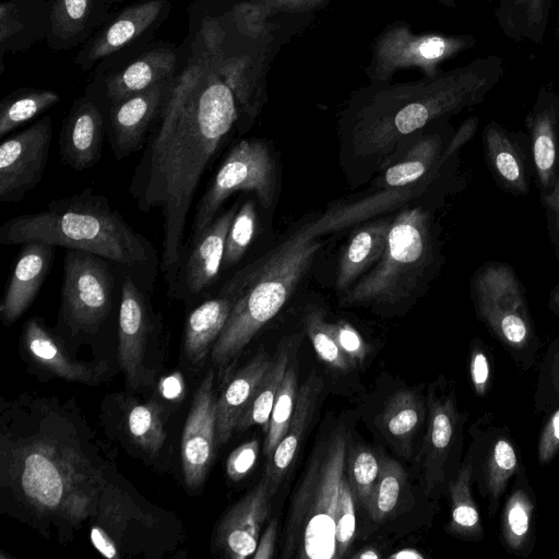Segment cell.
<instances>
[{
    "label": "cell",
    "instance_id": "ab89813d",
    "mask_svg": "<svg viewBox=\"0 0 559 559\" xmlns=\"http://www.w3.org/2000/svg\"><path fill=\"white\" fill-rule=\"evenodd\" d=\"M127 428L138 447L156 455L166 440L164 407L155 402L134 404L127 415Z\"/></svg>",
    "mask_w": 559,
    "mask_h": 559
},
{
    "label": "cell",
    "instance_id": "680465c9",
    "mask_svg": "<svg viewBox=\"0 0 559 559\" xmlns=\"http://www.w3.org/2000/svg\"><path fill=\"white\" fill-rule=\"evenodd\" d=\"M548 308L552 313L559 317V283L550 293Z\"/></svg>",
    "mask_w": 559,
    "mask_h": 559
},
{
    "label": "cell",
    "instance_id": "ee69618b",
    "mask_svg": "<svg viewBox=\"0 0 559 559\" xmlns=\"http://www.w3.org/2000/svg\"><path fill=\"white\" fill-rule=\"evenodd\" d=\"M304 325L318 357L323 362L343 372L355 368L336 343L320 308L310 306L306 309Z\"/></svg>",
    "mask_w": 559,
    "mask_h": 559
},
{
    "label": "cell",
    "instance_id": "e0dca14e",
    "mask_svg": "<svg viewBox=\"0 0 559 559\" xmlns=\"http://www.w3.org/2000/svg\"><path fill=\"white\" fill-rule=\"evenodd\" d=\"M152 294L124 273L118 311V354L129 385L136 389L150 383L153 376L144 359L148 344L163 331L162 317L151 301Z\"/></svg>",
    "mask_w": 559,
    "mask_h": 559
},
{
    "label": "cell",
    "instance_id": "4dcf8cb0",
    "mask_svg": "<svg viewBox=\"0 0 559 559\" xmlns=\"http://www.w3.org/2000/svg\"><path fill=\"white\" fill-rule=\"evenodd\" d=\"M234 305L230 295L218 290L189 312L183 329V352L190 364L202 366L222 333Z\"/></svg>",
    "mask_w": 559,
    "mask_h": 559
},
{
    "label": "cell",
    "instance_id": "d6986e66",
    "mask_svg": "<svg viewBox=\"0 0 559 559\" xmlns=\"http://www.w3.org/2000/svg\"><path fill=\"white\" fill-rule=\"evenodd\" d=\"M214 378V369L211 368L195 391L182 432V474L191 491L204 483L216 447L217 397Z\"/></svg>",
    "mask_w": 559,
    "mask_h": 559
},
{
    "label": "cell",
    "instance_id": "91938a15",
    "mask_svg": "<svg viewBox=\"0 0 559 559\" xmlns=\"http://www.w3.org/2000/svg\"><path fill=\"white\" fill-rule=\"evenodd\" d=\"M380 556L381 555L378 552L377 549L369 547V548L361 549L359 552L354 555V558H357V559H376V558H379Z\"/></svg>",
    "mask_w": 559,
    "mask_h": 559
},
{
    "label": "cell",
    "instance_id": "b9f144b4",
    "mask_svg": "<svg viewBox=\"0 0 559 559\" xmlns=\"http://www.w3.org/2000/svg\"><path fill=\"white\" fill-rule=\"evenodd\" d=\"M380 473V459L369 448L358 445L347 449L346 475L355 501L368 510Z\"/></svg>",
    "mask_w": 559,
    "mask_h": 559
},
{
    "label": "cell",
    "instance_id": "5bb4252c",
    "mask_svg": "<svg viewBox=\"0 0 559 559\" xmlns=\"http://www.w3.org/2000/svg\"><path fill=\"white\" fill-rule=\"evenodd\" d=\"M427 432L421 449L426 493L438 491L459 466L462 432L467 413L457 406L452 382L439 379L427 394Z\"/></svg>",
    "mask_w": 559,
    "mask_h": 559
},
{
    "label": "cell",
    "instance_id": "9a60e30c",
    "mask_svg": "<svg viewBox=\"0 0 559 559\" xmlns=\"http://www.w3.org/2000/svg\"><path fill=\"white\" fill-rule=\"evenodd\" d=\"M236 212L237 206H233L190 234L177 267L165 278L169 298L186 305L209 298L223 271L226 236Z\"/></svg>",
    "mask_w": 559,
    "mask_h": 559
},
{
    "label": "cell",
    "instance_id": "ac0fdd59",
    "mask_svg": "<svg viewBox=\"0 0 559 559\" xmlns=\"http://www.w3.org/2000/svg\"><path fill=\"white\" fill-rule=\"evenodd\" d=\"M53 135V121L44 116L0 145V201L17 203L43 180Z\"/></svg>",
    "mask_w": 559,
    "mask_h": 559
},
{
    "label": "cell",
    "instance_id": "83f0119b",
    "mask_svg": "<svg viewBox=\"0 0 559 559\" xmlns=\"http://www.w3.org/2000/svg\"><path fill=\"white\" fill-rule=\"evenodd\" d=\"M22 343L29 357L41 368L68 381L96 383L104 366L71 360L61 340L41 318L28 319L22 330Z\"/></svg>",
    "mask_w": 559,
    "mask_h": 559
},
{
    "label": "cell",
    "instance_id": "8d00e7d4",
    "mask_svg": "<svg viewBox=\"0 0 559 559\" xmlns=\"http://www.w3.org/2000/svg\"><path fill=\"white\" fill-rule=\"evenodd\" d=\"M442 138L431 133L419 138L396 162L384 171L382 183L388 188H406L420 179L429 177L445 162L441 154Z\"/></svg>",
    "mask_w": 559,
    "mask_h": 559
},
{
    "label": "cell",
    "instance_id": "7bdbcfd3",
    "mask_svg": "<svg viewBox=\"0 0 559 559\" xmlns=\"http://www.w3.org/2000/svg\"><path fill=\"white\" fill-rule=\"evenodd\" d=\"M406 474L399 462L392 459L380 460V473L368 507V513L373 522L384 521L395 509Z\"/></svg>",
    "mask_w": 559,
    "mask_h": 559
},
{
    "label": "cell",
    "instance_id": "3957f363",
    "mask_svg": "<svg viewBox=\"0 0 559 559\" xmlns=\"http://www.w3.org/2000/svg\"><path fill=\"white\" fill-rule=\"evenodd\" d=\"M503 73V58L490 55L415 82L369 83L344 114L353 152L390 163L403 140L481 103Z\"/></svg>",
    "mask_w": 559,
    "mask_h": 559
},
{
    "label": "cell",
    "instance_id": "f5cc1de1",
    "mask_svg": "<svg viewBox=\"0 0 559 559\" xmlns=\"http://www.w3.org/2000/svg\"><path fill=\"white\" fill-rule=\"evenodd\" d=\"M259 441L250 440L236 448L226 462V473L233 481L241 480L254 466L259 454Z\"/></svg>",
    "mask_w": 559,
    "mask_h": 559
},
{
    "label": "cell",
    "instance_id": "1f68e13d",
    "mask_svg": "<svg viewBox=\"0 0 559 559\" xmlns=\"http://www.w3.org/2000/svg\"><path fill=\"white\" fill-rule=\"evenodd\" d=\"M272 360L265 353L258 354L223 389L217 397L216 447H223L230 439L242 411Z\"/></svg>",
    "mask_w": 559,
    "mask_h": 559
},
{
    "label": "cell",
    "instance_id": "2e32d148",
    "mask_svg": "<svg viewBox=\"0 0 559 559\" xmlns=\"http://www.w3.org/2000/svg\"><path fill=\"white\" fill-rule=\"evenodd\" d=\"M182 57L181 47L174 43L152 41L144 49L117 66L95 73L85 87L104 114L114 104L140 93L178 72Z\"/></svg>",
    "mask_w": 559,
    "mask_h": 559
},
{
    "label": "cell",
    "instance_id": "5b68a950",
    "mask_svg": "<svg viewBox=\"0 0 559 559\" xmlns=\"http://www.w3.org/2000/svg\"><path fill=\"white\" fill-rule=\"evenodd\" d=\"M31 240L99 255L154 293L160 273L157 249L111 206L106 195L96 193L92 187L58 198L39 212L13 216L0 227L1 245Z\"/></svg>",
    "mask_w": 559,
    "mask_h": 559
},
{
    "label": "cell",
    "instance_id": "7c38bea8",
    "mask_svg": "<svg viewBox=\"0 0 559 559\" xmlns=\"http://www.w3.org/2000/svg\"><path fill=\"white\" fill-rule=\"evenodd\" d=\"M171 0H138L111 16L74 57V63L93 74L106 71L150 45L167 20Z\"/></svg>",
    "mask_w": 559,
    "mask_h": 559
},
{
    "label": "cell",
    "instance_id": "7dc6e473",
    "mask_svg": "<svg viewBox=\"0 0 559 559\" xmlns=\"http://www.w3.org/2000/svg\"><path fill=\"white\" fill-rule=\"evenodd\" d=\"M356 534L355 498L345 476L338 496L336 512V555L337 559L346 556Z\"/></svg>",
    "mask_w": 559,
    "mask_h": 559
},
{
    "label": "cell",
    "instance_id": "ba28073f",
    "mask_svg": "<svg viewBox=\"0 0 559 559\" xmlns=\"http://www.w3.org/2000/svg\"><path fill=\"white\" fill-rule=\"evenodd\" d=\"M475 312L523 371L534 366L540 348L525 289L507 263L489 261L471 281Z\"/></svg>",
    "mask_w": 559,
    "mask_h": 559
},
{
    "label": "cell",
    "instance_id": "44dd1931",
    "mask_svg": "<svg viewBox=\"0 0 559 559\" xmlns=\"http://www.w3.org/2000/svg\"><path fill=\"white\" fill-rule=\"evenodd\" d=\"M273 496L270 481L264 475L258 485L226 512L215 533V544L225 557L246 559L253 556L261 527L271 511Z\"/></svg>",
    "mask_w": 559,
    "mask_h": 559
},
{
    "label": "cell",
    "instance_id": "db71d44e",
    "mask_svg": "<svg viewBox=\"0 0 559 559\" xmlns=\"http://www.w3.org/2000/svg\"><path fill=\"white\" fill-rule=\"evenodd\" d=\"M540 201L546 210L549 230L559 257V177L554 189L549 193L540 195Z\"/></svg>",
    "mask_w": 559,
    "mask_h": 559
},
{
    "label": "cell",
    "instance_id": "603a6c76",
    "mask_svg": "<svg viewBox=\"0 0 559 559\" xmlns=\"http://www.w3.org/2000/svg\"><path fill=\"white\" fill-rule=\"evenodd\" d=\"M106 118L88 95L76 97L66 115L59 134L61 163L75 171L94 167L102 157Z\"/></svg>",
    "mask_w": 559,
    "mask_h": 559
},
{
    "label": "cell",
    "instance_id": "836d02e7",
    "mask_svg": "<svg viewBox=\"0 0 559 559\" xmlns=\"http://www.w3.org/2000/svg\"><path fill=\"white\" fill-rule=\"evenodd\" d=\"M474 483L473 466L465 456L447 484L450 499V520L447 530L457 538L480 542L485 532L473 497Z\"/></svg>",
    "mask_w": 559,
    "mask_h": 559
},
{
    "label": "cell",
    "instance_id": "f6af8a7d",
    "mask_svg": "<svg viewBox=\"0 0 559 559\" xmlns=\"http://www.w3.org/2000/svg\"><path fill=\"white\" fill-rule=\"evenodd\" d=\"M258 226V214L253 200H247L237 210L225 242L223 271L236 265L251 245Z\"/></svg>",
    "mask_w": 559,
    "mask_h": 559
},
{
    "label": "cell",
    "instance_id": "277c9868",
    "mask_svg": "<svg viewBox=\"0 0 559 559\" xmlns=\"http://www.w3.org/2000/svg\"><path fill=\"white\" fill-rule=\"evenodd\" d=\"M374 213L370 199L337 205L306 223L266 254L227 280L218 290L234 305L216 340L211 359L223 376L229 366L286 304L321 249V236Z\"/></svg>",
    "mask_w": 559,
    "mask_h": 559
},
{
    "label": "cell",
    "instance_id": "ffe728a7",
    "mask_svg": "<svg viewBox=\"0 0 559 559\" xmlns=\"http://www.w3.org/2000/svg\"><path fill=\"white\" fill-rule=\"evenodd\" d=\"M170 80L131 95L106 112V135L116 160L143 150L160 112Z\"/></svg>",
    "mask_w": 559,
    "mask_h": 559
},
{
    "label": "cell",
    "instance_id": "8992f818",
    "mask_svg": "<svg viewBox=\"0 0 559 559\" xmlns=\"http://www.w3.org/2000/svg\"><path fill=\"white\" fill-rule=\"evenodd\" d=\"M347 431L335 428L314 449L287 513L283 558L337 559L336 512L346 476Z\"/></svg>",
    "mask_w": 559,
    "mask_h": 559
},
{
    "label": "cell",
    "instance_id": "74e56055",
    "mask_svg": "<svg viewBox=\"0 0 559 559\" xmlns=\"http://www.w3.org/2000/svg\"><path fill=\"white\" fill-rule=\"evenodd\" d=\"M426 414L427 406L416 392L401 390L386 401L381 414V424L385 432L408 453L411 442L423 426Z\"/></svg>",
    "mask_w": 559,
    "mask_h": 559
},
{
    "label": "cell",
    "instance_id": "816d5d0a",
    "mask_svg": "<svg viewBox=\"0 0 559 559\" xmlns=\"http://www.w3.org/2000/svg\"><path fill=\"white\" fill-rule=\"evenodd\" d=\"M546 415L537 440V461L540 466L550 464L559 453V404Z\"/></svg>",
    "mask_w": 559,
    "mask_h": 559
},
{
    "label": "cell",
    "instance_id": "484cf974",
    "mask_svg": "<svg viewBox=\"0 0 559 559\" xmlns=\"http://www.w3.org/2000/svg\"><path fill=\"white\" fill-rule=\"evenodd\" d=\"M105 0H49L46 43L55 51L82 47L111 16Z\"/></svg>",
    "mask_w": 559,
    "mask_h": 559
},
{
    "label": "cell",
    "instance_id": "52a82bcc",
    "mask_svg": "<svg viewBox=\"0 0 559 559\" xmlns=\"http://www.w3.org/2000/svg\"><path fill=\"white\" fill-rule=\"evenodd\" d=\"M436 258V241L428 212L402 211L392 222L385 250L376 267L349 288L343 307L394 305L409 298Z\"/></svg>",
    "mask_w": 559,
    "mask_h": 559
},
{
    "label": "cell",
    "instance_id": "e575fe53",
    "mask_svg": "<svg viewBox=\"0 0 559 559\" xmlns=\"http://www.w3.org/2000/svg\"><path fill=\"white\" fill-rule=\"evenodd\" d=\"M493 15L503 35L515 41L544 43L552 0H496Z\"/></svg>",
    "mask_w": 559,
    "mask_h": 559
},
{
    "label": "cell",
    "instance_id": "f907efd6",
    "mask_svg": "<svg viewBox=\"0 0 559 559\" xmlns=\"http://www.w3.org/2000/svg\"><path fill=\"white\" fill-rule=\"evenodd\" d=\"M264 17L270 19L274 14H312L324 8L330 0H247Z\"/></svg>",
    "mask_w": 559,
    "mask_h": 559
},
{
    "label": "cell",
    "instance_id": "30bf717a",
    "mask_svg": "<svg viewBox=\"0 0 559 559\" xmlns=\"http://www.w3.org/2000/svg\"><path fill=\"white\" fill-rule=\"evenodd\" d=\"M475 45L469 34L414 33L408 23L395 21L374 39L365 73L371 84H389L396 72L411 68L432 78L443 62Z\"/></svg>",
    "mask_w": 559,
    "mask_h": 559
},
{
    "label": "cell",
    "instance_id": "d6a6232c",
    "mask_svg": "<svg viewBox=\"0 0 559 559\" xmlns=\"http://www.w3.org/2000/svg\"><path fill=\"white\" fill-rule=\"evenodd\" d=\"M391 222L373 221L352 235L338 263L335 286L337 290L349 289L361 273L382 257Z\"/></svg>",
    "mask_w": 559,
    "mask_h": 559
},
{
    "label": "cell",
    "instance_id": "681fc988",
    "mask_svg": "<svg viewBox=\"0 0 559 559\" xmlns=\"http://www.w3.org/2000/svg\"><path fill=\"white\" fill-rule=\"evenodd\" d=\"M329 326L340 348L354 367L361 365L369 348L359 332L345 320L329 323Z\"/></svg>",
    "mask_w": 559,
    "mask_h": 559
},
{
    "label": "cell",
    "instance_id": "f546056e",
    "mask_svg": "<svg viewBox=\"0 0 559 559\" xmlns=\"http://www.w3.org/2000/svg\"><path fill=\"white\" fill-rule=\"evenodd\" d=\"M323 380L313 370L298 390L293 417L284 438L269 460L265 476L275 493L296 460L306 431L313 418Z\"/></svg>",
    "mask_w": 559,
    "mask_h": 559
},
{
    "label": "cell",
    "instance_id": "f35d334b",
    "mask_svg": "<svg viewBox=\"0 0 559 559\" xmlns=\"http://www.w3.org/2000/svg\"><path fill=\"white\" fill-rule=\"evenodd\" d=\"M61 99L59 93L37 87H20L0 102V136L43 115Z\"/></svg>",
    "mask_w": 559,
    "mask_h": 559
},
{
    "label": "cell",
    "instance_id": "4316f807",
    "mask_svg": "<svg viewBox=\"0 0 559 559\" xmlns=\"http://www.w3.org/2000/svg\"><path fill=\"white\" fill-rule=\"evenodd\" d=\"M519 135L491 121L484 128L483 144L488 168L501 189L525 195L530 190V169Z\"/></svg>",
    "mask_w": 559,
    "mask_h": 559
},
{
    "label": "cell",
    "instance_id": "f1b7e54d",
    "mask_svg": "<svg viewBox=\"0 0 559 559\" xmlns=\"http://www.w3.org/2000/svg\"><path fill=\"white\" fill-rule=\"evenodd\" d=\"M49 29V0H5L0 4V74L7 53L31 49L46 40Z\"/></svg>",
    "mask_w": 559,
    "mask_h": 559
},
{
    "label": "cell",
    "instance_id": "6da1fadb",
    "mask_svg": "<svg viewBox=\"0 0 559 559\" xmlns=\"http://www.w3.org/2000/svg\"><path fill=\"white\" fill-rule=\"evenodd\" d=\"M182 57L134 167L129 193L143 213L160 210L164 280L177 267L199 185L237 127L239 110L222 64L214 21L200 1L189 7Z\"/></svg>",
    "mask_w": 559,
    "mask_h": 559
},
{
    "label": "cell",
    "instance_id": "bcb514c9",
    "mask_svg": "<svg viewBox=\"0 0 559 559\" xmlns=\"http://www.w3.org/2000/svg\"><path fill=\"white\" fill-rule=\"evenodd\" d=\"M534 409L547 414L559 404V332L548 344L537 369Z\"/></svg>",
    "mask_w": 559,
    "mask_h": 559
},
{
    "label": "cell",
    "instance_id": "7402d4cb",
    "mask_svg": "<svg viewBox=\"0 0 559 559\" xmlns=\"http://www.w3.org/2000/svg\"><path fill=\"white\" fill-rule=\"evenodd\" d=\"M525 124L536 182L544 195L559 177V93L551 84L539 88Z\"/></svg>",
    "mask_w": 559,
    "mask_h": 559
},
{
    "label": "cell",
    "instance_id": "9c48e42d",
    "mask_svg": "<svg viewBox=\"0 0 559 559\" xmlns=\"http://www.w3.org/2000/svg\"><path fill=\"white\" fill-rule=\"evenodd\" d=\"M124 271L99 255L64 249L59 324L72 335H93L119 309Z\"/></svg>",
    "mask_w": 559,
    "mask_h": 559
},
{
    "label": "cell",
    "instance_id": "60d3db41",
    "mask_svg": "<svg viewBox=\"0 0 559 559\" xmlns=\"http://www.w3.org/2000/svg\"><path fill=\"white\" fill-rule=\"evenodd\" d=\"M297 367L288 365L271 413L264 441V454L270 460L290 424L298 394Z\"/></svg>",
    "mask_w": 559,
    "mask_h": 559
},
{
    "label": "cell",
    "instance_id": "cb8c5ba5",
    "mask_svg": "<svg viewBox=\"0 0 559 559\" xmlns=\"http://www.w3.org/2000/svg\"><path fill=\"white\" fill-rule=\"evenodd\" d=\"M57 248L44 240L22 245L0 301L3 324L14 323L34 302L52 269Z\"/></svg>",
    "mask_w": 559,
    "mask_h": 559
},
{
    "label": "cell",
    "instance_id": "11a10c76",
    "mask_svg": "<svg viewBox=\"0 0 559 559\" xmlns=\"http://www.w3.org/2000/svg\"><path fill=\"white\" fill-rule=\"evenodd\" d=\"M277 536V521L272 520L262 536L259 539L253 559H271L275 551V542Z\"/></svg>",
    "mask_w": 559,
    "mask_h": 559
},
{
    "label": "cell",
    "instance_id": "6f0895ef",
    "mask_svg": "<svg viewBox=\"0 0 559 559\" xmlns=\"http://www.w3.org/2000/svg\"><path fill=\"white\" fill-rule=\"evenodd\" d=\"M390 558L394 559H423L424 556L416 549L406 548L401 549L390 556Z\"/></svg>",
    "mask_w": 559,
    "mask_h": 559
},
{
    "label": "cell",
    "instance_id": "c3c4849f",
    "mask_svg": "<svg viewBox=\"0 0 559 559\" xmlns=\"http://www.w3.org/2000/svg\"><path fill=\"white\" fill-rule=\"evenodd\" d=\"M490 348L479 338L471 343L468 356L469 380L474 394L486 397L492 385L493 359Z\"/></svg>",
    "mask_w": 559,
    "mask_h": 559
},
{
    "label": "cell",
    "instance_id": "d4e9b609",
    "mask_svg": "<svg viewBox=\"0 0 559 559\" xmlns=\"http://www.w3.org/2000/svg\"><path fill=\"white\" fill-rule=\"evenodd\" d=\"M536 509V495L522 464L511 480L500 513L499 539L508 554L527 558L534 551Z\"/></svg>",
    "mask_w": 559,
    "mask_h": 559
},
{
    "label": "cell",
    "instance_id": "9f6ffc18",
    "mask_svg": "<svg viewBox=\"0 0 559 559\" xmlns=\"http://www.w3.org/2000/svg\"><path fill=\"white\" fill-rule=\"evenodd\" d=\"M159 389L165 399H179L183 393V380L179 373H173L162 380Z\"/></svg>",
    "mask_w": 559,
    "mask_h": 559
},
{
    "label": "cell",
    "instance_id": "94428289",
    "mask_svg": "<svg viewBox=\"0 0 559 559\" xmlns=\"http://www.w3.org/2000/svg\"><path fill=\"white\" fill-rule=\"evenodd\" d=\"M396 1H402V0H396ZM440 3L449 7V8H456V3H455V0H438Z\"/></svg>",
    "mask_w": 559,
    "mask_h": 559
},
{
    "label": "cell",
    "instance_id": "8fae6325",
    "mask_svg": "<svg viewBox=\"0 0 559 559\" xmlns=\"http://www.w3.org/2000/svg\"><path fill=\"white\" fill-rule=\"evenodd\" d=\"M276 163L269 144L260 139L238 141L227 153L199 200L191 233L207 226L223 203L237 191H251L270 209L277 193Z\"/></svg>",
    "mask_w": 559,
    "mask_h": 559
},
{
    "label": "cell",
    "instance_id": "6125c7cd",
    "mask_svg": "<svg viewBox=\"0 0 559 559\" xmlns=\"http://www.w3.org/2000/svg\"><path fill=\"white\" fill-rule=\"evenodd\" d=\"M107 3H109L110 5H112L114 3H118V2H122L124 0H105Z\"/></svg>",
    "mask_w": 559,
    "mask_h": 559
},
{
    "label": "cell",
    "instance_id": "4fadbf2b",
    "mask_svg": "<svg viewBox=\"0 0 559 559\" xmlns=\"http://www.w3.org/2000/svg\"><path fill=\"white\" fill-rule=\"evenodd\" d=\"M466 456L473 466L474 481L486 501L487 515L493 519L513 476L523 464L520 449L508 425L492 412H485L469 428Z\"/></svg>",
    "mask_w": 559,
    "mask_h": 559
},
{
    "label": "cell",
    "instance_id": "7a4b0ae2",
    "mask_svg": "<svg viewBox=\"0 0 559 559\" xmlns=\"http://www.w3.org/2000/svg\"><path fill=\"white\" fill-rule=\"evenodd\" d=\"M29 415L24 429L2 427L1 488L35 521L78 528L97 512L105 469L63 416Z\"/></svg>",
    "mask_w": 559,
    "mask_h": 559
},
{
    "label": "cell",
    "instance_id": "d590c367",
    "mask_svg": "<svg viewBox=\"0 0 559 559\" xmlns=\"http://www.w3.org/2000/svg\"><path fill=\"white\" fill-rule=\"evenodd\" d=\"M299 335L284 338L271 366L260 380L251 400L242 411L236 430H246L254 425L269 427L275 399L289 365L290 353Z\"/></svg>",
    "mask_w": 559,
    "mask_h": 559
}]
</instances>
